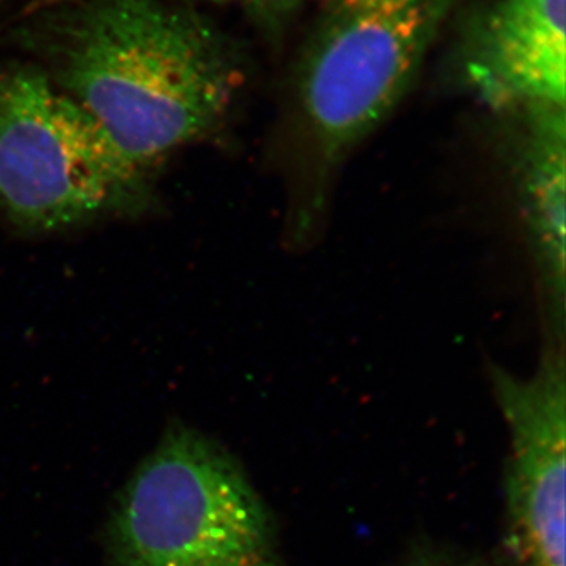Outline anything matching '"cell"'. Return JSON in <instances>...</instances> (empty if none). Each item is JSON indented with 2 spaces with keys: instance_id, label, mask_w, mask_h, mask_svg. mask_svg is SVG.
Masks as SVG:
<instances>
[{
  "instance_id": "1",
  "label": "cell",
  "mask_w": 566,
  "mask_h": 566,
  "mask_svg": "<svg viewBox=\"0 0 566 566\" xmlns=\"http://www.w3.org/2000/svg\"><path fill=\"white\" fill-rule=\"evenodd\" d=\"M36 48L40 69L147 170L214 136L243 82L226 36L166 0H77Z\"/></svg>"
},
{
  "instance_id": "2",
  "label": "cell",
  "mask_w": 566,
  "mask_h": 566,
  "mask_svg": "<svg viewBox=\"0 0 566 566\" xmlns=\"http://www.w3.org/2000/svg\"><path fill=\"white\" fill-rule=\"evenodd\" d=\"M151 170L122 151L102 125L39 65L0 62V219L40 237L155 203Z\"/></svg>"
},
{
  "instance_id": "3",
  "label": "cell",
  "mask_w": 566,
  "mask_h": 566,
  "mask_svg": "<svg viewBox=\"0 0 566 566\" xmlns=\"http://www.w3.org/2000/svg\"><path fill=\"white\" fill-rule=\"evenodd\" d=\"M455 0H329L293 80L316 196L415 87Z\"/></svg>"
},
{
  "instance_id": "4",
  "label": "cell",
  "mask_w": 566,
  "mask_h": 566,
  "mask_svg": "<svg viewBox=\"0 0 566 566\" xmlns=\"http://www.w3.org/2000/svg\"><path fill=\"white\" fill-rule=\"evenodd\" d=\"M109 557L111 566H285L248 476L186 427L167 431L123 491Z\"/></svg>"
},
{
  "instance_id": "5",
  "label": "cell",
  "mask_w": 566,
  "mask_h": 566,
  "mask_svg": "<svg viewBox=\"0 0 566 566\" xmlns=\"http://www.w3.org/2000/svg\"><path fill=\"white\" fill-rule=\"evenodd\" d=\"M491 378L510 434L504 566H565V340H549L531 375Z\"/></svg>"
},
{
  "instance_id": "6",
  "label": "cell",
  "mask_w": 566,
  "mask_h": 566,
  "mask_svg": "<svg viewBox=\"0 0 566 566\" xmlns=\"http://www.w3.org/2000/svg\"><path fill=\"white\" fill-rule=\"evenodd\" d=\"M566 0H494L468 25L461 77L493 114L566 106Z\"/></svg>"
},
{
  "instance_id": "7",
  "label": "cell",
  "mask_w": 566,
  "mask_h": 566,
  "mask_svg": "<svg viewBox=\"0 0 566 566\" xmlns=\"http://www.w3.org/2000/svg\"><path fill=\"white\" fill-rule=\"evenodd\" d=\"M551 338H565L566 106L536 104L495 114Z\"/></svg>"
},
{
  "instance_id": "8",
  "label": "cell",
  "mask_w": 566,
  "mask_h": 566,
  "mask_svg": "<svg viewBox=\"0 0 566 566\" xmlns=\"http://www.w3.org/2000/svg\"><path fill=\"white\" fill-rule=\"evenodd\" d=\"M256 21L268 31L279 32L305 0H240Z\"/></svg>"
},
{
  "instance_id": "9",
  "label": "cell",
  "mask_w": 566,
  "mask_h": 566,
  "mask_svg": "<svg viewBox=\"0 0 566 566\" xmlns=\"http://www.w3.org/2000/svg\"><path fill=\"white\" fill-rule=\"evenodd\" d=\"M415 566H480L474 564V562H464V560H452V558H424V560L420 562Z\"/></svg>"
}]
</instances>
